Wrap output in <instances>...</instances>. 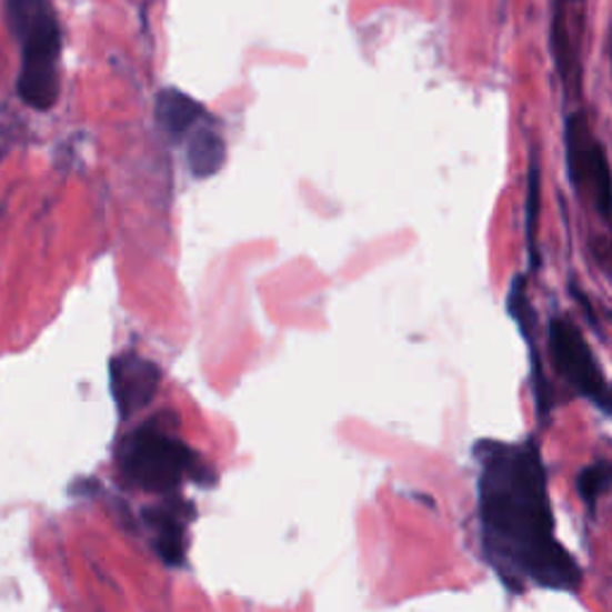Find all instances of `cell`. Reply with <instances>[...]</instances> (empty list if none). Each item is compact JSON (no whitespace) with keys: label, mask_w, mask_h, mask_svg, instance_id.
Instances as JSON below:
<instances>
[{"label":"cell","mask_w":612,"mask_h":612,"mask_svg":"<svg viewBox=\"0 0 612 612\" xmlns=\"http://www.w3.org/2000/svg\"><path fill=\"white\" fill-rule=\"evenodd\" d=\"M474 460L481 551L500 582L512 591L582 589V568L558 541L541 448L483 438Z\"/></svg>","instance_id":"cell-1"},{"label":"cell","mask_w":612,"mask_h":612,"mask_svg":"<svg viewBox=\"0 0 612 612\" xmlns=\"http://www.w3.org/2000/svg\"><path fill=\"white\" fill-rule=\"evenodd\" d=\"M120 469L130 483L149 493H170L187 474L197 481L203 476L192 450L159 429H139L124 441Z\"/></svg>","instance_id":"cell-2"},{"label":"cell","mask_w":612,"mask_h":612,"mask_svg":"<svg viewBox=\"0 0 612 612\" xmlns=\"http://www.w3.org/2000/svg\"><path fill=\"white\" fill-rule=\"evenodd\" d=\"M548 354L553 359L555 371L576 395L591 400L603 412L612 414V395L605 375L595 362L586 338L568 317H555L548 325Z\"/></svg>","instance_id":"cell-3"},{"label":"cell","mask_w":612,"mask_h":612,"mask_svg":"<svg viewBox=\"0 0 612 612\" xmlns=\"http://www.w3.org/2000/svg\"><path fill=\"white\" fill-rule=\"evenodd\" d=\"M564 159H568V175L601 218L612 223V170L605 147L593 137L589 120L574 113L564 122Z\"/></svg>","instance_id":"cell-4"},{"label":"cell","mask_w":612,"mask_h":612,"mask_svg":"<svg viewBox=\"0 0 612 612\" xmlns=\"http://www.w3.org/2000/svg\"><path fill=\"white\" fill-rule=\"evenodd\" d=\"M159 385V371L139 357H124L113 364V392L122 414L144 407Z\"/></svg>","instance_id":"cell-5"},{"label":"cell","mask_w":612,"mask_h":612,"mask_svg":"<svg viewBox=\"0 0 612 612\" xmlns=\"http://www.w3.org/2000/svg\"><path fill=\"white\" fill-rule=\"evenodd\" d=\"M51 58H22L20 72V97L27 106L37 111H49L58 99V72Z\"/></svg>","instance_id":"cell-6"},{"label":"cell","mask_w":612,"mask_h":612,"mask_svg":"<svg viewBox=\"0 0 612 612\" xmlns=\"http://www.w3.org/2000/svg\"><path fill=\"white\" fill-rule=\"evenodd\" d=\"M201 116H203L201 103L178 89L161 91L159 101H155V118H159L161 128L175 137L192 130V124H197Z\"/></svg>","instance_id":"cell-7"},{"label":"cell","mask_w":612,"mask_h":612,"mask_svg":"<svg viewBox=\"0 0 612 612\" xmlns=\"http://www.w3.org/2000/svg\"><path fill=\"white\" fill-rule=\"evenodd\" d=\"M225 163V141L221 134L201 130L190 144V170L194 178H211Z\"/></svg>","instance_id":"cell-8"},{"label":"cell","mask_w":612,"mask_h":612,"mask_svg":"<svg viewBox=\"0 0 612 612\" xmlns=\"http://www.w3.org/2000/svg\"><path fill=\"white\" fill-rule=\"evenodd\" d=\"M610 58H612V39H610Z\"/></svg>","instance_id":"cell-9"}]
</instances>
